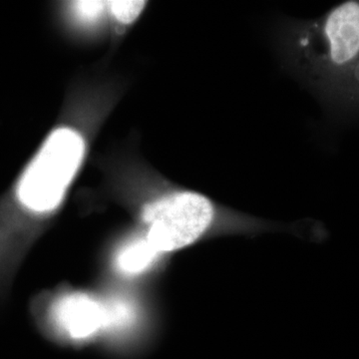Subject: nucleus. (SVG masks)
I'll return each instance as SVG.
<instances>
[{
	"instance_id": "0eeeda50",
	"label": "nucleus",
	"mask_w": 359,
	"mask_h": 359,
	"mask_svg": "<svg viewBox=\"0 0 359 359\" xmlns=\"http://www.w3.org/2000/svg\"><path fill=\"white\" fill-rule=\"evenodd\" d=\"M110 9L113 15L118 21L128 25L133 22L140 15L146 6L145 1H111Z\"/></svg>"
},
{
	"instance_id": "39448f33",
	"label": "nucleus",
	"mask_w": 359,
	"mask_h": 359,
	"mask_svg": "<svg viewBox=\"0 0 359 359\" xmlns=\"http://www.w3.org/2000/svg\"><path fill=\"white\" fill-rule=\"evenodd\" d=\"M158 255L145 238H139L120 250L118 268L126 273H140L152 264Z\"/></svg>"
},
{
	"instance_id": "f03ea898",
	"label": "nucleus",
	"mask_w": 359,
	"mask_h": 359,
	"mask_svg": "<svg viewBox=\"0 0 359 359\" xmlns=\"http://www.w3.org/2000/svg\"><path fill=\"white\" fill-rule=\"evenodd\" d=\"M84 151L83 138L74 130L54 131L21 177L18 187L21 205L34 212L57 207L81 164Z\"/></svg>"
},
{
	"instance_id": "423d86ee",
	"label": "nucleus",
	"mask_w": 359,
	"mask_h": 359,
	"mask_svg": "<svg viewBox=\"0 0 359 359\" xmlns=\"http://www.w3.org/2000/svg\"><path fill=\"white\" fill-rule=\"evenodd\" d=\"M107 311V327L121 328L131 325L135 316L132 304L126 299H114L105 302Z\"/></svg>"
},
{
	"instance_id": "f257e3e1",
	"label": "nucleus",
	"mask_w": 359,
	"mask_h": 359,
	"mask_svg": "<svg viewBox=\"0 0 359 359\" xmlns=\"http://www.w3.org/2000/svg\"><path fill=\"white\" fill-rule=\"evenodd\" d=\"M283 51L295 72L321 96L359 104V1L342 2L318 20L295 23Z\"/></svg>"
},
{
	"instance_id": "6e6552de",
	"label": "nucleus",
	"mask_w": 359,
	"mask_h": 359,
	"mask_svg": "<svg viewBox=\"0 0 359 359\" xmlns=\"http://www.w3.org/2000/svg\"><path fill=\"white\" fill-rule=\"evenodd\" d=\"M105 2L102 1H79L75 2V13L80 20L85 21L96 20L103 13Z\"/></svg>"
},
{
	"instance_id": "20e7f679",
	"label": "nucleus",
	"mask_w": 359,
	"mask_h": 359,
	"mask_svg": "<svg viewBox=\"0 0 359 359\" xmlns=\"http://www.w3.org/2000/svg\"><path fill=\"white\" fill-rule=\"evenodd\" d=\"M56 323L73 339H85L107 327L105 302L84 294L65 295L52 309Z\"/></svg>"
},
{
	"instance_id": "7ed1b4c3",
	"label": "nucleus",
	"mask_w": 359,
	"mask_h": 359,
	"mask_svg": "<svg viewBox=\"0 0 359 359\" xmlns=\"http://www.w3.org/2000/svg\"><path fill=\"white\" fill-rule=\"evenodd\" d=\"M215 218L216 209L205 196L191 191L170 193L144 209L145 238L158 254L173 252L193 244Z\"/></svg>"
}]
</instances>
